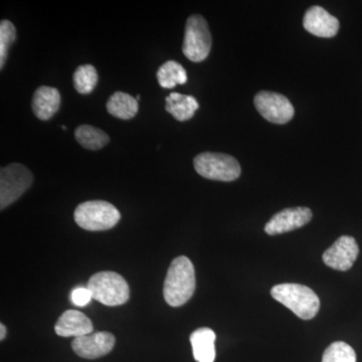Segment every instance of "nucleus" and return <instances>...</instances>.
<instances>
[{
    "label": "nucleus",
    "instance_id": "obj_1",
    "mask_svg": "<svg viewBox=\"0 0 362 362\" xmlns=\"http://www.w3.org/2000/svg\"><path fill=\"white\" fill-rule=\"evenodd\" d=\"M195 272L192 261L185 256L171 262L164 281L163 296L171 307H180L192 299L195 291Z\"/></svg>",
    "mask_w": 362,
    "mask_h": 362
},
{
    "label": "nucleus",
    "instance_id": "obj_2",
    "mask_svg": "<svg viewBox=\"0 0 362 362\" xmlns=\"http://www.w3.org/2000/svg\"><path fill=\"white\" fill-rule=\"evenodd\" d=\"M271 295L303 320L314 318L320 309L319 297L307 286L292 283L276 285L272 288Z\"/></svg>",
    "mask_w": 362,
    "mask_h": 362
},
{
    "label": "nucleus",
    "instance_id": "obj_3",
    "mask_svg": "<svg viewBox=\"0 0 362 362\" xmlns=\"http://www.w3.org/2000/svg\"><path fill=\"white\" fill-rule=\"evenodd\" d=\"M93 299L106 306H119L129 300L130 289L122 276L115 272H100L87 284Z\"/></svg>",
    "mask_w": 362,
    "mask_h": 362
},
{
    "label": "nucleus",
    "instance_id": "obj_4",
    "mask_svg": "<svg viewBox=\"0 0 362 362\" xmlns=\"http://www.w3.org/2000/svg\"><path fill=\"white\" fill-rule=\"evenodd\" d=\"M74 218L84 230L99 232L114 228L120 221L121 214L110 202L90 201L78 204Z\"/></svg>",
    "mask_w": 362,
    "mask_h": 362
},
{
    "label": "nucleus",
    "instance_id": "obj_5",
    "mask_svg": "<svg viewBox=\"0 0 362 362\" xmlns=\"http://www.w3.org/2000/svg\"><path fill=\"white\" fill-rule=\"evenodd\" d=\"M194 164L197 173L207 180L230 182L242 173L237 159L225 153L204 152L195 157Z\"/></svg>",
    "mask_w": 362,
    "mask_h": 362
},
{
    "label": "nucleus",
    "instance_id": "obj_6",
    "mask_svg": "<svg viewBox=\"0 0 362 362\" xmlns=\"http://www.w3.org/2000/svg\"><path fill=\"white\" fill-rule=\"evenodd\" d=\"M213 39L206 21L199 14L189 16L185 25L182 52L189 61L201 63L211 52Z\"/></svg>",
    "mask_w": 362,
    "mask_h": 362
},
{
    "label": "nucleus",
    "instance_id": "obj_7",
    "mask_svg": "<svg viewBox=\"0 0 362 362\" xmlns=\"http://www.w3.org/2000/svg\"><path fill=\"white\" fill-rule=\"evenodd\" d=\"M33 175L25 166L11 163L0 170V209H4L25 194L32 185Z\"/></svg>",
    "mask_w": 362,
    "mask_h": 362
},
{
    "label": "nucleus",
    "instance_id": "obj_8",
    "mask_svg": "<svg viewBox=\"0 0 362 362\" xmlns=\"http://www.w3.org/2000/svg\"><path fill=\"white\" fill-rule=\"evenodd\" d=\"M254 104L266 120L274 124H286L292 120L295 109L284 95L262 90L256 95Z\"/></svg>",
    "mask_w": 362,
    "mask_h": 362
},
{
    "label": "nucleus",
    "instance_id": "obj_9",
    "mask_svg": "<svg viewBox=\"0 0 362 362\" xmlns=\"http://www.w3.org/2000/svg\"><path fill=\"white\" fill-rule=\"evenodd\" d=\"M359 255L356 240L349 235H343L323 254V262L326 266L337 271H349L354 266Z\"/></svg>",
    "mask_w": 362,
    "mask_h": 362
},
{
    "label": "nucleus",
    "instance_id": "obj_10",
    "mask_svg": "<svg viewBox=\"0 0 362 362\" xmlns=\"http://www.w3.org/2000/svg\"><path fill=\"white\" fill-rule=\"evenodd\" d=\"M116 339L112 333L96 332L77 337L71 342V349L78 356L96 359L110 354Z\"/></svg>",
    "mask_w": 362,
    "mask_h": 362
},
{
    "label": "nucleus",
    "instance_id": "obj_11",
    "mask_svg": "<svg viewBox=\"0 0 362 362\" xmlns=\"http://www.w3.org/2000/svg\"><path fill=\"white\" fill-rule=\"evenodd\" d=\"M312 220L310 209L305 206L290 207L276 214L265 226L270 235H282L302 228Z\"/></svg>",
    "mask_w": 362,
    "mask_h": 362
},
{
    "label": "nucleus",
    "instance_id": "obj_12",
    "mask_svg": "<svg viewBox=\"0 0 362 362\" xmlns=\"http://www.w3.org/2000/svg\"><path fill=\"white\" fill-rule=\"evenodd\" d=\"M303 25L307 32L319 37H335L339 30V21L323 7L312 6L305 13Z\"/></svg>",
    "mask_w": 362,
    "mask_h": 362
},
{
    "label": "nucleus",
    "instance_id": "obj_13",
    "mask_svg": "<svg viewBox=\"0 0 362 362\" xmlns=\"http://www.w3.org/2000/svg\"><path fill=\"white\" fill-rule=\"evenodd\" d=\"M92 321L89 317L77 310H66L59 317L54 326L57 334L62 337H81L93 333Z\"/></svg>",
    "mask_w": 362,
    "mask_h": 362
},
{
    "label": "nucleus",
    "instance_id": "obj_14",
    "mask_svg": "<svg viewBox=\"0 0 362 362\" xmlns=\"http://www.w3.org/2000/svg\"><path fill=\"white\" fill-rule=\"evenodd\" d=\"M61 106V94L56 88L42 86L35 90L33 98V114L40 120H49Z\"/></svg>",
    "mask_w": 362,
    "mask_h": 362
},
{
    "label": "nucleus",
    "instance_id": "obj_15",
    "mask_svg": "<svg viewBox=\"0 0 362 362\" xmlns=\"http://www.w3.org/2000/svg\"><path fill=\"white\" fill-rule=\"evenodd\" d=\"M216 333L211 328L204 327L195 330L190 335L192 354L197 362H214L216 359Z\"/></svg>",
    "mask_w": 362,
    "mask_h": 362
},
{
    "label": "nucleus",
    "instance_id": "obj_16",
    "mask_svg": "<svg viewBox=\"0 0 362 362\" xmlns=\"http://www.w3.org/2000/svg\"><path fill=\"white\" fill-rule=\"evenodd\" d=\"M165 101V110L181 122L192 119L199 108V102L194 97L180 93H171L166 97Z\"/></svg>",
    "mask_w": 362,
    "mask_h": 362
},
{
    "label": "nucleus",
    "instance_id": "obj_17",
    "mask_svg": "<svg viewBox=\"0 0 362 362\" xmlns=\"http://www.w3.org/2000/svg\"><path fill=\"white\" fill-rule=\"evenodd\" d=\"M139 105L137 100L124 92H115L107 102V111L112 116L122 120H129L137 114Z\"/></svg>",
    "mask_w": 362,
    "mask_h": 362
},
{
    "label": "nucleus",
    "instance_id": "obj_18",
    "mask_svg": "<svg viewBox=\"0 0 362 362\" xmlns=\"http://www.w3.org/2000/svg\"><path fill=\"white\" fill-rule=\"evenodd\" d=\"M157 80L159 85L165 89H173L176 85H183L187 82L185 69L175 61H168L157 71Z\"/></svg>",
    "mask_w": 362,
    "mask_h": 362
},
{
    "label": "nucleus",
    "instance_id": "obj_19",
    "mask_svg": "<svg viewBox=\"0 0 362 362\" xmlns=\"http://www.w3.org/2000/svg\"><path fill=\"white\" fill-rule=\"evenodd\" d=\"M75 137L84 148L89 150L103 148L110 141L106 132L90 125L78 126L75 131Z\"/></svg>",
    "mask_w": 362,
    "mask_h": 362
},
{
    "label": "nucleus",
    "instance_id": "obj_20",
    "mask_svg": "<svg viewBox=\"0 0 362 362\" xmlns=\"http://www.w3.org/2000/svg\"><path fill=\"white\" fill-rule=\"evenodd\" d=\"M98 73L92 65L80 66L74 74V86L78 93L82 95L90 94L98 83Z\"/></svg>",
    "mask_w": 362,
    "mask_h": 362
},
{
    "label": "nucleus",
    "instance_id": "obj_21",
    "mask_svg": "<svg viewBox=\"0 0 362 362\" xmlns=\"http://www.w3.org/2000/svg\"><path fill=\"white\" fill-rule=\"evenodd\" d=\"M322 362H356V354L347 343L333 342L324 351Z\"/></svg>",
    "mask_w": 362,
    "mask_h": 362
},
{
    "label": "nucleus",
    "instance_id": "obj_22",
    "mask_svg": "<svg viewBox=\"0 0 362 362\" xmlns=\"http://www.w3.org/2000/svg\"><path fill=\"white\" fill-rule=\"evenodd\" d=\"M16 39V28L7 20L0 23V68H4L7 59L9 47Z\"/></svg>",
    "mask_w": 362,
    "mask_h": 362
},
{
    "label": "nucleus",
    "instance_id": "obj_23",
    "mask_svg": "<svg viewBox=\"0 0 362 362\" xmlns=\"http://www.w3.org/2000/svg\"><path fill=\"white\" fill-rule=\"evenodd\" d=\"M92 298V294H90V290L87 287L77 288L71 294V302L80 307H84L89 304Z\"/></svg>",
    "mask_w": 362,
    "mask_h": 362
},
{
    "label": "nucleus",
    "instance_id": "obj_24",
    "mask_svg": "<svg viewBox=\"0 0 362 362\" xmlns=\"http://www.w3.org/2000/svg\"><path fill=\"white\" fill-rule=\"evenodd\" d=\"M6 335V328L4 324H0V340H4Z\"/></svg>",
    "mask_w": 362,
    "mask_h": 362
}]
</instances>
